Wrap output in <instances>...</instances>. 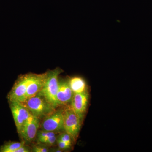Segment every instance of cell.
Here are the masks:
<instances>
[{
    "label": "cell",
    "instance_id": "obj_4",
    "mask_svg": "<svg viewBox=\"0 0 152 152\" xmlns=\"http://www.w3.org/2000/svg\"><path fill=\"white\" fill-rule=\"evenodd\" d=\"M63 117L64 130L71 136L72 140L75 141L80 130L82 120L71 107L64 110Z\"/></svg>",
    "mask_w": 152,
    "mask_h": 152
},
{
    "label": "cell",
    "instance_id": "obj_5",
    "mask_svg": "<svg viewBox=\"0 0 152 152\" xmlns=\"http://www.w3.org/2000/svg\"><path fill=\"white\" fill-rule=\"evenodd\" d=\"M63 111L64 110H56L44 118L41 123L42 130L56 133L64 129Z\"/></svg>",
    "mask_w": 152,
    "mask_h": 152
},
{
    "label": "cell",
    "instance_id": "obj_8",
    "mask_svg": "<svg viewBox=\"0 0 152 152\" xmlns=\"http://www.w3.org/2000/svg\"><path fill=\"white\" fill-rule=\"evenodd\" d=\"M88 91L80 94H74L71 101V108L83 121L88 103Z\"/></svg>",
    "mask_w": 152,
    "mask_h": 152
},
{
    "label": "cell",
    "instance_id": "obj_10",
    "mask_svg": "<svg viewBox=\"0 0 152 152\" xmlns=\"http://www.w3.org/2000/svg\"><path fill=\"white\" fill-rule=\"evenodd\" d=\"M45 75V73L39 75L36 74L34 78L28 87L23 100L20 103H21L29 98L31 97L40 91L43 86Z\"/></svg>",
    "mask_w": 152,
    "mask_h": 152
},
{
    "label": "cell",
    "instance_id": "obj_12",
    "mask_svg": "<svg viewBox=\"0 0 152 152\" xmlns=\"http://www.w3.org/2000/svg\"><path fill=\"white\" fill-rule=\"evenodd\" d=\"M25 143L24 141L21 142H6L0 147V152H15L17 149L24 145Z\"/></svg>",
    "mask_w": 152,
    "mask_h": 152
},
{
    "label": "cell",
    "instance_id": "obj_7",
    "mask_svg": "<svg viewBox=\"0 0 152 152\" xmlns=\"http://www.w3.org/2000/svg\"><path fill=\"white\" fill-rule=\"evenodd\" d=\"M39 120L32 115L27 120L19 134L25 142H31L35 139L40 126Z\"/></svg>",
    "mask_w": 152,
    "mask_h": 152
},
{
    "label": "cell",
    "instance_id": "obj_11",
    "mask_svg": "<svg viewBox=\"0 0 152 152\" xmlns=\"http://www.w3.org/2000/svg\"><path fill=\"white\" fill-rule=\"evenodd\" d=\"M69 83L74 94H80L87 91V84L82 77L75 76L69 80Z\"/></svg>",
    "mask_w": 152,
    "mask_h": 152
},
{
    "label": "cell",
    "instance_id": "obj_16",
    "mask_svg": "<svg viewBox=\"0 0 152 152\" xmlns=\"http://www.w3.org/2000/svg\"><path fill=\"white\" fill-rule=\"evenodd\" d=\"M57 142L59 148L61 150L68 149L71 148V146L68 145V144L65 142L60 140H57Z\"/></svg>",
    "mask_w": 152,
    "mask_h": 152
},
{
    "label": "cell",
    "instance_id": "obj_15",
    "mask_svg": "<svg viewBox=\"0 0 152 152\" xmlns=\"http://www.w3.org/2000/svg\"><path fill=\"white\" fill-rule=\"evenodd\" d=\"M31 151L34 152H48L49 151L48 148L45 146L36 145L33 147Z\"/></svg>",
    "mask_w": 152,
    "mask_h": 152
},
{
    "label": "cell",
    "instance_id": "obj_17",
    "mask_svg": "<svg viewBox=\"0 0 152 152\" xmlns=\"http://www.w3.org/2000/svg\"><path fill=\"white\" fill-rule=\"evenodd\" d=\"M31 151L25 145H23L18 148L17 149L15 152H29Z\"/></svg>",
    "mask_w": 152,
    "mask_h": 152
},
{
    "label": "cell",
    "instance_id": "obj_13",
    "mask_svg": "<svg viewBox=\"0 0 152 152\" xmlns=\"http://www.w3.org/2000/svg\"><path fill=\"white\" fill-rule=\"evenodd\" d=\"M55 136H56V132L43 130L38 131L37 135L38 141L39 142L45 139L49 138Z\"/></svg>",
    "mask_w": 152,
    "mask_h": 152
},
{
    "label": "cell",
    "instance_id": "obj_14",
    "mask_svg": "<svg viewBox=\"0 0 152 152\" xmlns=\"http://www.w3.org/2000/svg\"><path fill=\"white\" fill-rule=\"evenodd\" d=\"M57 139L66 143L69 145L71 146L72 145V138L71 136L66 132L65 133H63L61 134L57 138Z\"/></svg>",
    "mask_w": 152,
    "mask_h": 152
},
{
    "label": "cell",
    "instance_id": "obj_3",
    "mask_svg": "<svg viewBox=\"0 0 152 152\" xmlns=\"http://www.w3.org/2000/svg\"><path fill=\"white\" fill-rule=\"evenodd\" d=\"M36 74L29 73L19 76L7 95L10 102H21L29 85L35 77Z\"/></svg>",
    "mask_w": 152,
    "mask_h": 152
},
{
    "label": "cell",
    "instance_id": "obj_1",
    "mask_svg": "<svg viewBox=\"0 0 152 152\" xmlns=\"http://www.w3.org/2000/svg\"><path fill=\"white\" fill-rule=\"evenodd\" d=\"M20 103L27 109L32 115L40 120L43 119L56 110L40 92Z\"/></svg>",
    "mask_w": 152,
    "mask_h": 152
},
{
    "label": "cell",
    "instance_id": "obj_9",
    "mask_svg": "<svg viewBox=\"0 0 152 152\" xmlns=\"http://www.w3.org/2000/svg\"><path fill=\"white\" fill-rule=\"evenodd\" d=\"M73 95L74 93L69 84V80H59L56 96L58 106L67 104L71 102Z\"/></svg>",
    "mask_w": 152,
    "mask_h": 152
},
{
    "label": "cell",
    "instance_id": "obj_2",
    "mask_svg": "<svg viewBox=\"0 0 152 152\" xmlns=\"http://www.w3.org/2000/svg\"><path fill=\"white\" fill-rule=\"evenodd\" d=\"M62 72L61 69L57 68L45 72L43 86L39 92L55 108L58 106L56 98L58 88V76Z\"/></svg>",
    "mask_w": 152,
    "mask_h": 152
},
{
    "label": "cell",
    "instance_id": "obj_6",
    "mask_svg": "<svg viewBox=\"0 0 152 152\" xmlns=\"http://www.w3.org/2000/svg\"><path fill=\"white\" fill-rule=\"evenodd\" d=\"M9 102L16 126L17 132L19 134L23 126L31 114L20 103L17 102Z\"/></svg>",
    "mask_w": 152,
    "mask_h": 152
}]
</instances>
